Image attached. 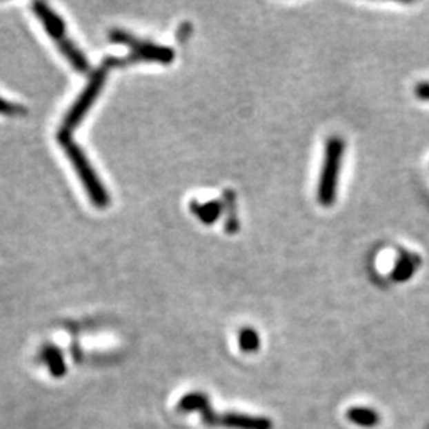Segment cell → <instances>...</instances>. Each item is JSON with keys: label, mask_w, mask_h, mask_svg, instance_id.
I'll return each mask as SVG.
<instances>
[{"label": "cell", "mask_w": 429, "mask_h": 429, "mask_svg": "<svg viewBox=\"0 0 429 429\" xmlns=\"http://www.w3.org/2000/svg\"><path fill=\"white\" fill-rule=\"evenodd\" d=\"M28 113V108L24 106H19V103L8 102L7 99L0 97V114H5V117H21V114Z\"/></svg>", "instance_id": "7c38bea8"}, {"label": "cell", "mask_w": 429, "mask_h": 429, "mask_svg": "<svg viewBox=\"0 0 429 429\" xmlns=\"http://www.w3.org/2000/svg\"><path fill=\"white\" fill-rule=\"evenodd\" d=\"M108 70H110V66L106 61H103V64L90 77V81H88L85 90L81 91L80 96L77 97L75 103H73L69 112H67L64 123H62V130L72 132V130L81 123V119L86 117V113L90 112L92 103L96 102L97 96L101 94L103 85H106Z\"/></svg>", "instance_id": "277c9868"}, {"label": "cell", "mask_w": 429, "mask_h": 429, "mask_svg": "<svg viewBox=\"0 0 429 429\" xmlns=\"http://www.w3.org/2000/svg\"><path fill=\"white\" fill-rule=\"evenodd\" d=\"M345 156V140L339 135H332L326 140L324 145V156L320 172V180H318L317 197L318 202L323 207H331L336 202L339 177L342 172Z\"/></svg>", "instance_id": "7a4b0ae2"}, {"label": "cell", "mask_w": 429, "mask_h": 429, "mask_svg": "<svg viewBox=\"0 0 429 429\" xmlns=\"http://www.w3.org/2000/svg\"><path fill=\"white\" fill-rule=\"evenodd\" d=\"M347 418L359 428H375L380 423L379 412L370 407H352L347 410Z\"/></svg>", "instance_id": "ba28073f"}, {"label": "cell", "mask_w": 429, "mask_h": 429, "mask_svg": "<svg viewBox=\"0 0 429 429\" xmlns=\"http://www.w3.org/2000/svg\"><path fill=\"white\" fill-rule=\"evenodd\" d=\"M32 10L37 14V18L41 21V24H43L46 32L53 37L54 43L62 39H66V37H69L67 35L64 21H62V18L54 12L53 8L48 7V5L43 2H35L32 5Z\"/></svg>", "instance_id": "8992f818"}, {"label": "cell", "mask_w": 429, "mask_h": 429, "mask_svg": "<svg viewBox=\"0 0 429 429\" xmlns=\"http://www.w3.org/2000/svg\"><path fill=\"white\" fill-rule=\"evenodd\" d=\"M57 142H59L62 148L66 150L73 169L77 170L78 177H80V180L83 183V186H85L91 202L97 208H106L110 203V196L106 186L102 185L101 180H99L96 172H94V169L91 167V162L88 161L86 154L83 153V150L73 142L72 132H67V130L61 129L59 134H57Z\"/></svg>", "instance_id": "6da1fadb"}, {"label": "cell", "mask_w": 429, "mask_h": 429, "mask_svg": "<svg viewBox=\"0 0 429 429\" xmlns=\"http://www.w3.org/2000/svg\"><path fill=\"white\" fill-rule=\"evenodd\" d=\"M197 412H201L203 423L210 426H224L229 429H274V423L268 417H255L239 412H213L208 399L202 402L201 409Z\"/></svg>", "instance_id": "5b68a950"}, {"label": "cell", "mask_w": 429, "mask_h": 429, "mask_svg": "<svg viewBox=\"0 0 429 429\" xmlns=\"http://www.w3.org/2000/svg\"><path fill=\"white\" fill-rule=\"evenodd\" d=\"M110 40L113 43H121L130 48V53L128 57H123V59H117V57H107L110 66H129L135 64L139 61H156L161 62V64H170L172 61L175 59V53L167 46H161L156 43H151V41H142L139 39H135L134 35H130L126 30L114 29L110 32Z\"/></svg>", "instance_id": "3957f363"}, {"label": "cell", "mask_w": 429, "mask_h": 429, "mask_svg": "<svg viewBox=\"0 0 429 429\" xmlns=\"http://www.w3.org/2000/svg\"><path fill=\"white\" fill-rule=\"evenodd\" d=\"M239 345L245 353H253L259 348V336L253 328H243L239 334Z\"/></svg>", "instance_id": "8fae6325"}, {"label": "cell", "mask_w": 429, "mask_h": 429, "mask_svg": "<svg viewBox=\"0 0 429 429\" xmlns=\"http://www.w3.org/2000/svg\"><path fill=\"white\" fill-rule=\"evenodd\" d=\"M190 32H191V24H183L179 30V40L185 41L186 37L190 35Z\"/></svg>", "instance_id": "5bb4252c"}, {"label": "cell", "mask_w": 429, "mask_h": 429, "mask_svg": "<svg viewBox=\"0 0 429 429\" xmlns=\"http://www.w3.org/2000/svg\"><path fill=\"white\" fill-rule=\"evenodd\" d=\"M41 358H43L50 372L54 377H62L66 374L64 358H62L59 348H56L54 345H45L43 350H41Z\"/></svg>", "instance_id": "30bf717a"}, {"label": "cell", "mask_w": 429, "mask_h": 429, "mask_svg": "<svg viewBox=\"0 0 429 429\" xmlns=\"http://www.w3.org/2000/svg\"><path fill=\"white\" fill-rule=\"evenodd\" d=\"M418 266H420V258L417 255L409 253V251H404L397 258L395 269L391 272V277H393L395 281H407L415 274Z\"/></svg>", "instance_id": "52a82bcc"}, {"label": "cell", "mask_w": 429, "mask_h": 429, "mask_svg": "<svg viewBox=\"0 0 429 429\" xmlns=\"http://www.w3.org/2000/svg\"><path fill=\"white\" fill-rule=\"evenodd\" d=\"M415 96L420 99V101H425V102H429V81H421L418 83V85L415 86Z\"/></svg>", "instance_id": "4fadbf2b"}, {"label": "cell", "mask_w": 429, "mask_h": 429, "mask_svg": "<svg viewBox=\"0 0 429 429\" xmlns=\"http://www.w3.org/2000/svg\"><path fill=\"white\" fill-rule=\"evenodd\" d=\"M191 210L202 223L212 224L217 221L221 214V202L219 201H208L206 203H199L197 201L191 202Z\"/></svg>", "instance_id": "9c48e42d"}]
</instances>
